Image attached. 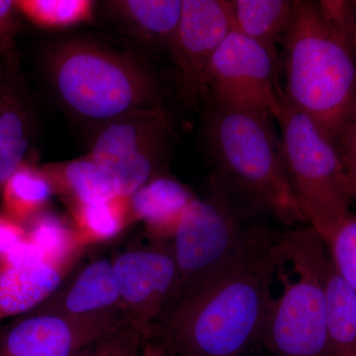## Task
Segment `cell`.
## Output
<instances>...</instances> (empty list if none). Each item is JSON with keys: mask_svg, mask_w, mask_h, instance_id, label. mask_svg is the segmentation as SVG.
Wrapping results in <instances>:
<instances>
[{"mask_svg": "<svg viewBox=\"0 0 356 356\" xmlns=\"http://www.w3.org/2000/svg\"><path fill=\"white\" fill-rule=\"evenodd\" d=\"M280 238L266 227L226 264L184 290L152 339L172 356L243 355L261 339L274 278L287 264Z\"/></svg>", "mask_w": 356, "mask_h": 356, "instance_id": "obj_1", "label": "cell"}, {"mask_svg": "<svg viewBox=\"0 0 356 356\" xmlns=\"http://www.w3.org/2000/svg\"><path fill=\"white\" fill-rule=\"evenodd\" d=\"M281 44L283 99L309 115L334 142L356 106V60L318 1L294 0Z\"/></svg>", "mask_w": 356, "mask_h": 356, "instance_id": "obj_2", "label": "cell"}, {"mask_svg": "<svg viewBox=\"0 0 356 356\" xmlns=\"http://www.w3.org/2000/svg\"><path fill=\"white\" fill-rule=\"evenodd\" d=\"M204 139L216 179L259 214L287 226L305 224L288 179L271 119L208 109Z\"/></svg>", "mask_w": 356, "mask_h": 356, "instance_id": "obj_3", "label": "cell"}, {"mask_svg": "<svg viewBox=\"0 0 356 356\" xmlns=\"http://www.w3.org/2000/svg\"><path fill=\"white\" fill-rule=\"evenodd\" d=\"M56 95L70 113L100 125L161 104L158 79L137 58L106 47L69 40L47 60Z\"/></svg>", "mask_w": 356, "mask_h": 356, "instance_id": "obj_4", "label": "cell"}, {"mask_svg": "<svg viewBox=\"0 0 356 356\" xmlns=\"http://www.w3.org/2000/svg\"><path fill=\"white\" fill-rule=\"evenodd\" d=\"M280 243L297 280L280 271L283 292L273 300L259 341L275 356H332L325 310L327 245L310 226L281 236Z\"/></svg>", "mask_w": 356, "mask_h": 356, "instance_id": "obj_5", "label": "cell"}, {"mask_svg": "<svg viewBox=\"0 0 356 356\" xmlns=\"http://www.w3.org/2000/svg\"><path fill=\"white\" fill-rule=\"evenodd\" d=\"M275 120L285 170L307 222L327 243L355 200L331 138L309 115L280 98Z\"/></svg>", "mask_w": 356, "mask_h": 356, "instance_id": "obj_6", "label": "cell"}, {"mask_svg": "<svg viewBox=\"0 0 356 356\" xmlns=\"http://www.w3.org/2000/svg\"><path fill=\"white\" fill-rule=\"evenodd\" d=\"M259 215L214 178L205 197L189 203L170 240L181 292L215 273L255 240L267 226Z\"/></svg>", "mask_w": 356, "mask_h": 356, "instance_id": "obj_7", "label": "cell"}, {"mask_svg": "<svg viewBox=\"0 0 356 356\" xmlns=\"http://www.w3.org/2000/svg\"><path fill=\"white\" fill-rule=\"evenodd\" d=\"M277 65L264 46L232 30L215 53L206 76L208 109L275 119L282 95Z\"/></svg>", "mask_w": 356, "mask_h": 356, "instance_id": "obj_8", "label": "cell"}, {"mask_svg": "<svg viewBox=\"0 0 356 356\" xmlns=\"http://www.w3.org/2000/svg\"><path fill=\"white\" fill-rule=\"evenodd\" d=\"M163 105L135 110L100 125L89 156L114 177L122 197H130L163 172L172 132Z\"/></svg>", "mask_w": 356, "mask_h": 356, "instance_id": "obj_9", "label": "cell"}, {"mask_svg": "<svg viewBox=\"0 0 356 356\" xmlns=\"http://www.w3.org/2000/svg\"><path fill=\"white\" fill-rule=\"evenodd\" d=\"M122 310L147 339L181 293V280L170 242L125 250L112 259Z\"/></svg>", "mask_w": 356, "mask_h": 356, "instance_id": "obj_10", "label": "cell"}, {"mask_svg": "<svg viewBox=\"0 0 356 356\" xmlns=\"http://www.w3.org/2000/svg\"><path fill=\"white\" fill-rule=\"evenodd\" d=\"M233 30L228 0H184V11L168 53L177 92L191 107L205 103V81L215 53Z\"/></svg>", "mask_w": 356, "mask_h": 356, "instance_id": "obj_11", "label": "cell"}, {"mask_svg": "<svg viewBox=\"0 0 356 356\" xmlns=\"http://www.w3.org/2000/svg\"><path fill=\"white\" fill-rule=\"evenodd\" d=\"M126 323L124 316L83 318L32 312L0 332V356H81Z\"/></svg>", "mask_w": 356, "mask_h": 356, "instance_id": "obj_12", "label": "cell"}, {"mask_svg": "<svg viewBox=\"0 0 356 356\" xmlns=\"http://www.w3.org/2000/svg\"><path fill=\"white\" fill-rule=\"evenodd\" d=\"M72 268L47 261L26 236L0 257V322L43 305Z\"/></svg>", "mask_w": 356, "mask_h": 356, "instance_id": "obj_13", "label": "cell"}, {"mask_svg": "<svg viewBox=\"0 0 356 356\" xmlns=\"http://www.w3.org/2000/svg\"><path fill=\"white\" fill-rule=\"evenodd\" d=\"M33 312L83 318L124 316L112 259L89 262Z\"/></svg>", "mask_w": 356, "mask_h": 356, "instance_id": "obj_14", "label": "cell"}, {"mask_svg": "<svg viewBox=\"0 0 356 356\" xmlns=\"http://www.w3.org/2000/svg\"><path fill=\"white\" fill-rule=\"evenodd\" d=\"M195 196L177 178L159 173L129 197L133 221L145 225L153 242H170Z\"/></svg>", "mask_w": 356, "mask_h": 356, "instance_id": "obj_15", "label": "cell"}, {"mask_svg": "<svg viewBox=\"0 0 356 356\" xmlns=\"http://www.w3.org/2000/svg\"><path fill=\"white\" fill-rule=\"evenodd\" d=\"M107 13L131 37L152 49L168 50L181 19L184 0H114Z\"/></svg>", "mask_w": 356, "mask_h": 356, "instance_id": "obj_16", "label": "cell"}, {"mask_svg": "<svg viewBox=\"0 0 356 356\" xmlns=\"http://www.w3.org/2000/svg\"><path fill=\"white\" fill-rule=\"evenodd\" d=\"M58 195L69 205L118 197L114 177L89 154L72 161L41 165ZM122 197V196H121Z\"/></svg>", "mask_w": 356, "mask_h": 356, "instance_id": "obj_17", "label": "cell"}, {"mask_svg": "<svg viewBox=\"0 0 356 356\" xmlns=\"http://www.w3.org/2000/svg\"><path fill=\"white\" fill-rule=\"evenodd\" d=\"M229 3L233 29L261 44L277 60L276 44L289 26L294 0H232Z\"/></svg>", "mask_w": 356, "mask_h": 356, "instance_id": "obj_18", "label": "cell"}, {"mask_svg": "<svg viewBox=\"0 0 356 356\" xmlns=\"http://www.w3.org/2000/svg\"><path fill=\"white\" fill-rule=\"evenodd\" d=\"M30 146L29 114L13 88L4 84L0 95V191L7 180L27 161Z\"/></svg>", "mask_w": 356, "mask_h": 356, "instance_id": "obj_19", "label": "cell"}, {"mask_svg": "<svg viewBox=\"0 0 356 356\" xmlns=\"http://www.w3.org/2000/svg\"><path fill=\"white\" fill-rule=\"evenodd\" d=\"M325 294L332 355L356 356V292L339 275L331 259L325 269Z\"/></svg>", "mask_w": 356, "mask_h": 356, "instance_id": "obj_20", "label": "cell"}, {"mask_svg": "<svg viewBox=\"0 0 356 356\" xmlns=\"http://www.w3.org/2000/svg\"><path fill=\"white\" fill-rule=\"evenodd\" d=\"M0 192L2 212L24 226L47 209L51 196L56 194L41 166L33 165L28 161L7 180Z\"/></svg>", "mask_w": 356, "mask_h": 356, "instance_id": "obj_21", "label": "cell"}, {"mask_svg": "<svg viewBox=\"0 0 356 356\" xmlns=\"http://www.w3.org/2000/svg\"><path fill=\"white\" fill-rule=\"evenodd\" d=\"M72 225L86 248L113 240L133 221L128 197L69 205Z\"/></svg>", "mask_w": 356, "mask_h": 356, "instance_id": "obj_22", "label": "cell"}, {"mask_svg": "<svg viewBox=\"0 0 356 356\" xmlns=\"http://www.w3.org/2000/svg\"><path fill=\"white\" fill-rule=\"evenodd\" d=\"M27 238L38 245L47 261L74 266L86 250L72 222L44 210L25 225Z\"/></svg>", "mask_w": 356, "mask_h": 356, "instance_id": "obj_23", "label": "cell"}, {"mask_svg": "<svg viewBox=\"0 0 356 356\" xmlns=\"http://www.w3.org/2000/svg\"><path fill=\"white\" fill-rule=\"evenodd\" d=\"M20 14L44 29H65L92 20L95 3L90 0H18Z\"/></svg>", "mask_w": 356, "mask_h": 356, "instance_id": "obj_24", "label": "cell"}, {"mask_svg": "<svg viewBox=\"0 0 356 356\" xmlns=\"http://www.w3.org/2000/svg\"><path fill=\"white\" fill-rule=\"evenodd\" d=\"M325 245L334 268L356 292V215L341 222Z\"/></svg>", "mask_w": 356, "mask_h": 356, "instance_id": "obj_25", "label": "cell"}, {"mask_svg": "<svg viewBox=\"0 0 356 356\" xmlns=\"http://www.w3.org/2000/svg\"><path fill=\"white\" fill-rule=\"evenodd\" d=\"M147 341L139 330L126 323L100 337L81 356H144Z\"/></svg>", "mask_w": 356, "mask_h": 356, "instance_id": "obj_26", "label": "cell"}, {"mask_svg": "<svg viewBox=\"0 0 356 356\" xmlns=\"http://www.w3.org/2000/svg\"><path fill=\"white\" fill-rule=\"evenodd\" d=\"M325 17L344 40L356 60V8L355 2L344 0L318 1Z\"/></svg>", "mask_w": 356, "mask_h": 356, "instance_id": "obj_27", "label": "cell"}, {"mask_svg": "<svg viewBox=\"0 0 356 356\" xmlns=\"http://www.w3.org/2000/svg\"><path fill=\"white\" fill-rule=\"evenodd\" d=\"M334 143L356 200V106L339 129Z\"/></svg>", "mask_w": 356, "mask_h": 356, "instance_id": "obj_28", "label": "cell"}, {"mask_svg": "<svg viewBox=\"0 0 356 356\" xmlns=\"http://www.w3.org/2000/svg\"><path fill=\"white\" fill-rule=\"evenodd\" d=\"M19 15L16 1L0 0V53H9L13 48L20 30Z\"/></svg>", "mask_w": 356, "mask_h": 356, "instance_id": "obj_29", "label": "cell"}, {"mask_svg": "<svg viewBox=\"0 0 356 356\" xmlns=\"http://www.w3.org/2000/svg\"><path fill=\"white\" fill-rule=\"evenodd\" d=\"M26 236L27 231L24 225L6 213H0V257L24 240Z\"/></svg>", "mask_w": 356, "mask_h": 356, "instance_id": "obj_30", "label": "cell"}, {"mask_svg": "<svg viewBox=\"0 0 356 356\" xmlns=\"http://www.w3.org/2000/svg\"><path fill=\"white\" fill-rule=\"evenodd\" d=\"M165 348L159 341L149 339L145 346L144 356H163Z\"/></svg>", "mask_w": 356, "mask_h": 356, "instance_id": "obj_31", "label": "cell"}, {"mask_svg": "<svg viewBox=\"0 0 356 356\" xmlns=\"http://www.w3.org/2000/svg\"><path fill=\"white\" fill-rule=\"evenodd\" d=\"M6 83H4L3 81H2V77L0 76V95H1L2 89H3V86Z\"/></svg>", "mask_w": 356, "mask_h": 356, "instance_id": "obj_32", "label": "cell"}, {"mask_svg": "<svg viewBox=\"0 0 356 356\" xmlns=\"http://www.w3.org/2000/svg\"><path fill=\"white\" fill-rule=\"evenodd\" d=\"M163 356H172V355H168V353H166L165 351V353H163Z\"/></svg>", "mask_w": 356, "mask_h": 356, "instance_id": "obj_33", "label": "cell"}, {"mask_svg": "<svg viewBox=\"0 0 356 356\" xmlns=\"http://www.w3.org/2000/svg\"><path fill=\"white\" fill-rule=\"evenodd\" d=\"M235 356H245V355H235Z\"/></svg>", "mask_w": 356, "mask_h": 356, "instance_id": "obj_34", "label": "cell"}, {"mask_svg": "<svg viewBox=\"0 0 356 356\" xmlns=\"http://www.w3.org/2000/svg\"><path fill=\"white\" fill-rule=\"evenodd\" d=\"M355 8H356V2H355Z\"/></svg>", "mask_w": 356, "mask_h": 356, "instance_id": "obj_35", "label": "cell"}]
</instances>
